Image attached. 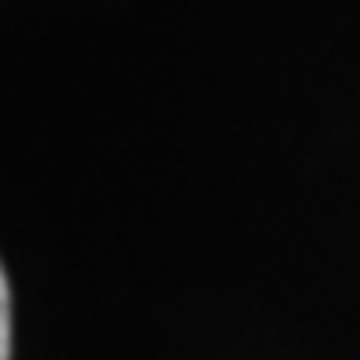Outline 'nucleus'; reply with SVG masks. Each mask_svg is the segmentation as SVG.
<instances>
[{
  "mask_svg": "<svg viewBox=\"0 0 360 360\" xmlns=\"http://www.w3.org/2000/svg\"><path fill=\"white\" fill-rule=\"evenodd\" d=\"M0 360H11V283L0 276Z\"/></svg>",
  "mask_w": 360,
  "mask_h": 360,
  "instance_id": "nucleus-1",
  "label": "nucleus"
}]
</instances>
